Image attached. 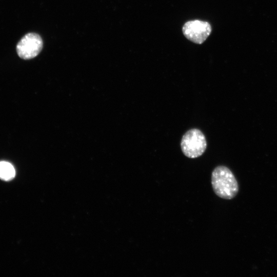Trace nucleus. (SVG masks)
Here are the masks:
<instances>
[{
    "instance_id": "1",
    "label": "nucleus",
    "mask_w": 277,
    "mask_h": 277,
    "mask_svg": "<svg viewBox=\"0 0 277 277\" xmlns=\"http://www.w3.org/2000/svg\"><path fill=\"white\" fill-rule=\"evenodd\" d=\"M211 185L215 194L224 199H233L239 191L234 175L224 166H219L214 169L211 174Z\"/></svg>"
},
{
    "instance_id": "4",
    "label": "nucleus",
    "mask_w": 277,
    "mask_h": 277,
    "mask_svg": "<svg viewBox=\"0 0 277 277\" xmlns=\"http://www.w3.org/2000/svg\"><path fill=\"white\" fill-rule=\"evenodd\" d=\"M185 36L191 42L201 44L203 43L211 32V27L207 22L200 20L190 21L183 27Z\"/></svg>"
},
{
    "instance_id": "5",
    "label": "nucleus",
    "mask_w": 277,
    "mask_h": 277,
    "mask_svg": "<svg viewBox=\"0 0 277 277\" xmlns=\"http://www.w3.org/2000/svg\"><path fill=\"white\" fill-rule=\"evenodd\" d=\"M15 175L14 167L7 162H0V179L5 181L13 179Z\"/></svg>"
},
{
    "instance_id": "3",
    "label": "nucleus",
    "mask_w": 277,
    "mask_h": 277,
    "mask_svg": "<svg viewBox=\"0 0 277 277\" xmlns=\"http://www.w3.org/2000/svg\"><path fill=\"white\" fill-rule=\"evenodd\" d=\"M42 48L43 41L41 37L36 33H29L18 43L16 51L20 57L29 60L37 55Z\"/></svg>"
},
{
    "instance_id": "2",
    "label": "nucleus",
    "mask_w": 277,
    "mask_h": 277,
    "mask_svg": "<svg viewBox=\"0 0 277 277\" xmlns=\"http://www.w3.org/2000/svg\"><path fill=\"white\" fill-rule=\"evenodd\" d=\"M181 147L187 157L194 159L201 156L207 148V141L203 133L196 128L188 130L183 136Z\"/></svg>"
}]
</instances>
